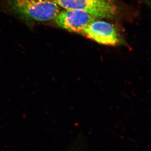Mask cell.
Here are the masks:
<instances>
[{"mask_svg":"<svg viewBox=\"0 0 151 151\" xmlns=\"http://www.w3.org/2000/svg\"><path fill=\"white\" fill-rule=\"evenodd\" d=\"M95 19L86 12L64 9L60 12L54 20L59 27L68 32L82 34Z\"/></svg>","mask_w":151,"mask_h":151,"instance_id":"obj_3","label":"cell"},{"mask_svg":"<svg viewBox=\"0 0 151 151\" xmlns=\"http://www.w3.org/2000/svg\"><path fill=\"white\" fill-rule=\"evenodd\" d=\"M83 35L100 44L115 46L119 42V35L113 24L100 20L94 21L83 32Z\"/></svg>","mask_w":151,"mask_h":151,"instance_id":"obj_4","label":"cell"},{"mask_svg":"<svg viewBox=\"0 0 151 151\" xmlns=\"http://www.w3.org/2000/svg\"><path fill=\"white\" fill-rule=\"evenodd\" d=\"M65 9L86 12L95 18H112L116 6L108 0H53Z\"/></svg>","mask_w":151,"mask_h":151,"instance_id":"obj_2","label":"cell"},{"mask_svg":"<svg viewBox=\"0 0 151 151\" xmlns=\"http://www.w3.org/2000/svg\"><path fill=\"white\" fill-rule=\"evenodd\" d=\"M9 4L18 14L36 21L54 20L60 12V6L53 0H10Z\"/></svg>","mask_w":151,"mask_h":151,"instance_id":"obj_1","label":"cell"},{"mask_svg":"<svg viewBox=\"0 0 151 151\" xmlns=\"http://www.w3.org/2000/svg\"><path fill=\"white\" fill-rule=\"evenodd\" d=\"M108 1H111V0H108Z\"/></svg>","mask_w":151,"mask_h":151,"instance_id":"obj_5","label":"cell"}]
</instances>
